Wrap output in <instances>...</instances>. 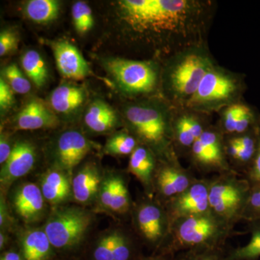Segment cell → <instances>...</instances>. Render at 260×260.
Wrapping results in <instances>:
<instances>
[{"label":"cell","mask_w":260,"mask_h":260,"mask_svg":"<svg viewBox=\"0 0 260 260\" xmlns=\"http://www.w3.org/2000/svg\"><path fill=\"white\" fill-rule=\"evenodd\" d=\"M213 67V61L205 51L193 49L183 51L167 70L168 89L175 99L188 102L205 74Z\"/></svg>","instance_id":"cell-5"},{"label":"cell","mask_w":260,"mask_h":260,"mask_svg":"<svg viewBox=\"0 0 260 260\" xmlns=\"http://www.w3.org/2000/svg\"><path fill=\"white\" fill-rule=\"evenodd\" d=\"M114 260H130L133 256V246L128 238L122 233H113Z\"/></svg>","instance_id":"cell-33"},{"label":"cell","mask_w":260,"mask_h":260,"mask_svg":"<svg viewBox=\"0 0 260 260\" xmlns=\"http://www.w3.org/2000/svg\"><path fill=\"white\" fill-rule=\"evenodd\" d=\"M1 260H21L20 256L15 252H8L2 257Z\"/></svg>","instance_id":"cell-46"},{"label":"cell","mask_w":260,"mask_h":260,"mask_svg":"<svg viewBox=\"0 0 260 260\" xmlns=\"http://www.w3.org/2000/svg\"><path fill=\"white\" fill-rule=\"evenodd\" d=\"M60 7V2L56 0H29L24 3L23 12L34 23L48 24L58 18Z\"/></svg>","instance_id":"cell-23"},{"label":"cell","mask_w":260,"mask_h":260,"mask_svg":"<svg viewBox=\"0 0 260 260\" xmlns=\"http://www.w3.org/2000/svg\"><path fill=\"white\" fill-rule=\"evenodd\" d=\"M36 161V148L30 142L20 140L13 145L9 158L1 170V183L11 184L23 177L34 167Z\"/></svg>","instance_id":"cell-16"},{"label":"cell","mask_w":260,"mask_h":260,"mask_svg":"<svg viewBox=\"0 0 260 260\" xmlns=\"http://www.w3.org/2000/svg\"><path fill=\"white\" fill-rule=\"evenodd\" d=\"M51 246L44 231H30L25 234L23 239L24 257L26 260H47Z\"/></svg>","instance_id":"cell-25"},{"label":"cell","mask_w":260,"mask_h":260,"mask_svg":"<svg viewBox=\"0 0 260 260\" xmlns=\"http://www.w3.org/2000/svg\"><path fill=\"white\" fill-rule=\"evenodd\" d=\"M13 203L16 213L27 223L37 221L44 213V198L42 189L32 183H25L18 188Z\"/></svg>","instance_id":"cell-18"},{"label":"cell","mask_w":260,"mask_h":260,"mask_svg":"<svg viewBox=\"0 0 260 260\" xmlns=\"http://www.w3.org/2000/svg\"><path fill=\"white\" fill-rule=\"evenodd\" d=\"M54 54L56 67L61 76L71 80H82L91 73L90 66L78 50L68 41L48 42Z\"/></svg>","instance_id":"cell-14"},{"label":"cell","mask_w":260,"mask_h":260,"mask_svg":"<svg viewBox=\"0 0 260 260\" xmlns=\"http://www.w3.org/2000/svg\"><path fill=\"white\" fill-rule=\"evenodd\" d=\"M124 120L133 136L153 153L172 157L171 144L174 129L167 109L159 103L130 104L123 110Z\"/></svg>","instance_id":"cell-3"},{"label":"cell","mask_w":260,"mask_h":260,"mask_svg":"<svg viewBox=\"0 0 260 260\" xmlns=\"http://www.w3.org/2000/svg\"><path fill=\"white\" fill-rule=\"evenodd\" d=\"M253 115L250 109L246 106L243 109L242 114L238 119L237 126H236L235 133L238 134H242L249 129V126L252 124Z\"/></svg>","instance_id":"cell-41"},{"label":"cell","mask_w":260,"mask_h":260,"mask_svg":"<svg viewBox=\"0 0 260 260\" xmlns=\"http://www.w3.org/2000/svg\"><path fill=\"white\" fill-rule=\"evenodd\" d=\"M1 77L14 93L27 94L31 90V82L15 63L7 65L2 71Z\"/></svg>","instance_id":"cell-28"},{"label":"cell","mask_w":260,"mask_h":260,"mask_svg":"<svg viewBox=\"0 0 260 260\" xmlns=\"http://www.w3.org/2000/svg\"><path fill=\"white\" fill-rule=\"evenodd\" d=\"M59 118L48 104L39 99L29 101L15 118V126L20 130L55 127Z\"/></svg>","instance_id":"cell-17"},{"label":"cell","mask_w":260,"mask_h":260,"mask_svg":"<svg viewBox=\"0 0 260 260\" xmlns=\"http://www.w3.org/2000/svg\"><path fill=\"white\" fill-rule=\"evenodd\" d=\"M251 239L246 245L225 253V260H258L260 258V220L250 222Z\"/></svg>","instance_id":"cell-26"},{"label":"cell","mask_w":260,"mask_h":260,"mask_svg":"<svg viewBox=\"0 0 260 260\" xmlns=\"http://www.w3.org/2000/svg\"><path fill=\"white\" fill-rule=\"evenodd\" d=\"M243 219L249 222L260 220V186L251 187Z\"/></svg>","instance_id":"cell-34"},{"label":"cell","mask_w":260,"mask_h":260,"mask_svg":"<svg viewBox=\"0 0 260 260\" xmlns=\"http://www.w3.org/2000/svg\"><path fill=\"white\" fill-rule=\"evenodd\" d=\"M91 220V215L86 210L78 208H61L51 214L44 231L52 246L66 249L81 242Z\"/></svg>","instance_id":"cell-7"},{"label":"cell","mask_w":260,"mask_h":260,"mask_svg":"<svg viewBox=\"0 0 260 260\" xmlns=\"http://www.w3.org/2000/svg\"><path fill=\"white\" fill-rule=\"evenodd\" d=\"M119 116L115 109L102 99H95L88 104L83 115L85 127L95 134H104L116 129Z\"/></svg>","instance_id":"cell-19"},{"label":"cell","mask_w":260,"mask_h":260,"mask_svg":"<svg viewBox=\"0 0 260 260\" xmlns=\"http://www.w3.org/2000/svg\"><path fill=\"white\" fill-rule=\"evenodd\" d=\"M171 223L176 219L208 213L209 203V179H198L186 191L164 205Z\"/></svg>","instance_id":"cell-10"},{"label":"cell","mask_w":260,"mask_h":260,"mask_svg":"<svg viewBox=\"0 0 260 260\" xmlns=\"http://www.w3.org/2000/svg\"><path fill=\"white\" fill-rule=\"evenodd\" d=\"M14 91L3 78H0V109L3 113L9 110L15 104Z\"/></svg>","instance_id":"cell-39"},{"label":"cell","mask_w":260,"mask_h":260,"mask_svg":"<svg viewBox=\"0 0 260 260\" xmlns=\"http://www.w3.org/2000/svg\"><path fill=\"white\" fill-rule=\"evenodd\" d=\"M246 179L251 184V187L260 186V135L255 156L246 172Z\"/></svg>","instance_id":"cell-40"},{"label":"cell","mask_w":260,"mask_h":260,"mask_svg":"<svg viewBox=\"0 0 260 260\" xmlns=\"http://www.w3.org/2000/svg\"><path fill=\"white\" fill-rule=\"evenodd\" d=\"M244 107L245 106L241 104H234L225 110L223 115V126L228 133H235L238 119Z\"/></svg>","instance_id":"cell-38"},{"label":"cell","mask_w":260,"mask_h":260,"mask_svg":"<svg viewBox=\"0 0 260 260\" xmlns=\"http://www.w3.org/2000/svg\"><path fill=\"white\" fill-rule=\"evenodd\" d=\"M223 249H197L177 254V260H225Z\"/></svg>","instance_id":"cell-32"},{"label":"cell","mask_w":260,"mask_h":260,"mask_svg":"<svg viewBox=\"0 0 260 260\" xmlns=\"http://www.w3.org/2000/svg\"><path fill=\"white\" fill-rule=\"evenodd\" d=\"M88 100L86 89L80 85L64 83L58 85L49 97V106L56 116L72 117L81 112Z\"/></svg>","instance_id":"cell-15"},{"label":"cell","mask_w":260,"mask_h":260,"mask_svg":"<svg viewBox=\"0 0 260 260\" xmlns=\"http://www.w3.org/2000/svg\"><path fill=\"white\" fill-rule=\"evenodd\" d=\"M7 212L8 211H7L5 200L1 198V203H0V225L1 227L4 226L6 223L7 218H8Z\"/></svg>","instance_id":"cell-44"},{"label":"cell","mask_w":260,"mask_h":260,"mask_svg":"<svg viewBox=\"0 0 260 260\" xmlns=\"http://www.w3.org/2000/svg\"><path fill=\"white\" fill-rule=\"evenodd\" d=\"M251 189L246 178L241 179L232 172L219 174L209 179L210 210L235 225L243 219Z\"/></svg>","instance_id":"cell-4"},{"label":"cell","mask_w":260,"mask_h":260,"mask_svg":"<svg viewBox=\"0 0 260 260\" xmlns=\"http://www.w3.org/2000/svg\"><path fill=\"white\" fill-rule=\"evenodd\" d=\"M174 138L182 148H191L196 139L191 132L190 126L188 123L186 116L179 118L177 122L174 124Z\"/></svg>","instance_id":"cell-31"},{"label":"cell","mask_w":260,"mask_h":260,"mask_svg":"<svg viewBox=\"0 0 260 260\" xmlns=\"http://www.w3.org/2000/svg\"><path fill=\"white\" fill-rule=\"evenodd\" d=\"M6 242L7 239L6 237H5V234L1 233V234H0V247H1V249L4 247Z\"/></svg>","instance_id":"cell-47"},{"label":"cell","mask_w":260,"mask_h":260,"mask_svg":"<svg viewBox=\"0 0 260 260\" xmlns=\"http://www.w3.org/2000/svg\"><path fill=\"white\" fill-rule=\"evenodd\" d=\"M130 208L129 191L125 182L120 177H116L115 190L110 209L118 213H125Z\"/></svg>","instance_id":"cell-30"},{"label":"cell","mask_w":260,"mask_h":260,"mask_svg":"<svg viewBox=\"0 0 260 260\" xmlns=\"http://www.w3.org/2000/svg\"><path fill=\"white\" fill-rule=\"evenodd\" d=\"M20 37L13 29H5L0 34V56H5L18 49Z\"/></svg>","instance_id":"cell-35"},{"label":"cell","mask_w":260,"mask_h":260,"mask_svg":"<svg viewBox=\"0 0 260 260\" xmlns=\"http://www.w3.org/2000/svg\"><path fill=\"white\" fill-rule=\"evenodd\" d=\"M95 260H114L113 256V234L103 237L94 251Z\"/></svg>","instance_id":"cell-37"},{"label":"cell","mask_w":260,"mask_h":260,"mask_svg":"<svg viewBox=\"0 0 260 260\" xmlns=\"http://www.w3.org/2000/svg\"><path fill=\"white\" fill-rule=\"evenodd\" d=\"M102 64L117 88L125 95L150 93L158 85V68L153 61L110 57L103 59Z\"/></svg>","instance_id":"cell-6"},{"label":"cell","mask_w":260,"mask_h":260,"mask_svg":"<svg viewBox=\"0 0 260 260\" xmlns=\"http://www.w3.org/2000/svg\"><path fill=\"white\" fill-rule=\"evenodd\" d=\"M234 226L211 210L176 219L162 246V254L176 256L197 249H223Z\"/></svg>","instance_id":"cell-2"},{"label":"cell","mask_w":260,"mask_h":260,"mask_svg":"<svg viewBox=\"0 0 260 260\" xmlns=\"http://www.w3.org/2000/svg\"><path fill=\"white\" fill-rule=\"evenodd\" d=\"M237 91V80L229 73L213 67L188 101V106L198 110H212L231 102Z\"/></svg>","instance_id":"cell-8"},{"label":"cell","mask_w":260,"mask_h":260,"mask_svg":"<svg viewBox=\"0 0 260 260\" xmlns=\"http://www.w3.org/2000/svg\"><path fill=\"white\" fill-rule=\"evenodd\" d=\"M93 148V143L78 130L61 133L53 148V160L58 170L70 172Z\"/></svg>","instance_id":"cell-12"},{"label":"cell","mask_w":260,"mask_h":260,"mask_svg":"<svg viewBox=\"0 0 260 260\" xmlns=\"http://www.w3.org/2000/svg\"><path fill=\"white\" fill-rule=\"evenodd\" d=\"M198 180L189 171L181 167L174 157L156 168L153 186L161 198L164 205L169 200L186 191Z\"/></svg>","instance_id":"cell-11"},{"label":"cell","mask_w":260,"mask_h":260,"mask_svg":"<svg viewBox=\"0 0 260 260\" xmlns=\"http://www.w3.org/2000/svg\"><path fill=\"white\" fill-rule=\"evenodd\" d=\"M191 152L193 160L200 169L219 174L231 172L224 157L221 139L216 132L205 129L191 146Z\"/></svg>","instance_id":"cell-13"},{"label":"cell","mask_w":260,"mask_h":260,"mask_svg":"<svg viewBox=\"0 0 260 260\" xmlns=\"http://www.w3.org/2000/svg\"><path fill=\"white\" fill-rule=\"evenodd\" d=\"M186 119H187L188 123H189V125L190 126L191 132H192L193 135H194L195 139L196 140L199 139L200 137L201 136L203 132L205 131L204 128L200 124V121L198 119H195V118L186 116Z\"/></svg>","instance_id":"cell-43"},{"label":"cell","mask_w":260,"mask_h":260,"mask_svg":"<svg viewBox=\"0 0 260 260\" xmlns=\"http://www.w3.org/2000/svg\"><path fill=\"white\" fill-rule=\"evenodd\" d=\"M21 68L27 78L37 88H42L49 79L47 63L40 53L34 49L25 51L20 59Z\"/></svg>","instance_id":"cell-24"},{"label":"cell","mask_w":260,"mask_h":260,"mask_svg":"<svg viewBox=\"0 0 260 260\" xmlns=\"http://www.w3.org/2000/svg\"><path fill=\"white\" fill-rule=\"evenodd\" d=\"M116 177H109L105 179L99 188V202L102 207L110 209L114 190H115Z\"/></svg>","instance_id":"cell-36"},{"label":"cell","mask_w":260,"mask_h":260,"mask_svg":"<svg viewBox=\"0 0 260 260\" xmlns=\"http://www.w3.org/2000/svg\"><path fill=\"white\" fill-rule=\"evenodd\" d=\"M44 199L52 205L64 202L70 194V184L62 171H49L44 175L41 185Z\"/></svg>","instance_id":"cell-22"},{"label":"cell","mask_w":260,"mask_h":260,"mask_svg":"<svg viewBox=\"0 0 260 260\" xmlns=\"http://www.w3.org/2000/svg\"><path fill=\"white\" fill-rule=\"evenodd\" d=\"M121 18L135 31L186 37L198 26L203 8L188 0H122Z\"/></svg>","instance_id":"cell-1"},{"label":"cell","mask_w":260,"mask_h":260,"mask_svg":"<svg viewBox=\"0 0 260 260\" xmlns=\"http://www.w3.org/2000/svg\"><path fill=\"white\" fill-rule=\"evenodd\" d=\"M140 260H177V256L170 255V254H164L162 255L156 256V257L145 258Z\"/></svg>","instance_id":"cell-45"},{"label":"cell","mask_w":260,"mask_h":260,"mask_svg":"<svg viewBox=\"0 0 260 260\" xmlns=\"http://www.w3.org/2000/svg\"><path fill=\"white\" fill-rule=\"evenodd\" d=\"M72 18L75 30L79 34H86L93 28V12L85 2L78 1L73 4L72 7Z\"/></svg>","instance_id":"cell-29"},{"label":"cell","mask_w":260,"mask_h":260,"mask_svg":"<svg viewBox=\"0 0 260 260\" xmlns=\"http://www.w3.org/2000/svg\"><path fill=\"white\" fill-rule=\"evenodd\" d=\"M101 175L95 164H88L77 173L73 181L75 199L80 203H88L99 193Z\"/></svg>","instance_id":"cell-21"},{"label":"cell","mask_w":260,"mask_h":260,"mask_svg":"<svg viewBox=\"0 0 260 260\" xmlns=\"http://www.w3.org/2000/svg\"><path fill=\"white\" fill-rule=\"evenodd\" d=\"M13 148V145H11L9 138L5 134H1V138H0V164L1 165L5 164L9 158Z\"/></svg>","instance_id":"cell-42"},{"label":"cell","mask_w":260,"mask_h":260,"mask_svg":"<svg viewBox=\"0 0 260 260\" xmlns=\"http://www.w3.org/2000/svg\"><path fill=\"white\" fill-rule=\"evenodd\" d=\"M156 160L151 150L145 145L139 144L130 155L128 169L150 190L153 186V178L156 170Z\"/></svg>","instance_id":"cell-20"},{"label":"cell","mask_w":260,"mask_h":260,"mask_svg":"<svg viewBox=\"0 0 260 260\" xmlns=\"http://www.w3.org/2000/svg\"><path fill=\"white\" fill-rule=\"evenodd\" d=\"M138 140L133 135L124 132L116 133L111 136L106 143V153L112 155H131L138 146Z\"/></svg>","instance_id":"cell-27"},{"label":"cell","mask_w":260,"mask_h":260,"mask_svg":"<svg viewBox=\"0 0 260 260\" xmlns=\"http://www.w3.org/2000/svg\"><path fill=\"white\" fill-rule=\"evenodd\" d=\"M135 225L149 245L162 247L170 232L171 221L164 205L155 201L140 203L134 213Z\"/></svg>","instance_id":"cell-9"}]
</instances>
